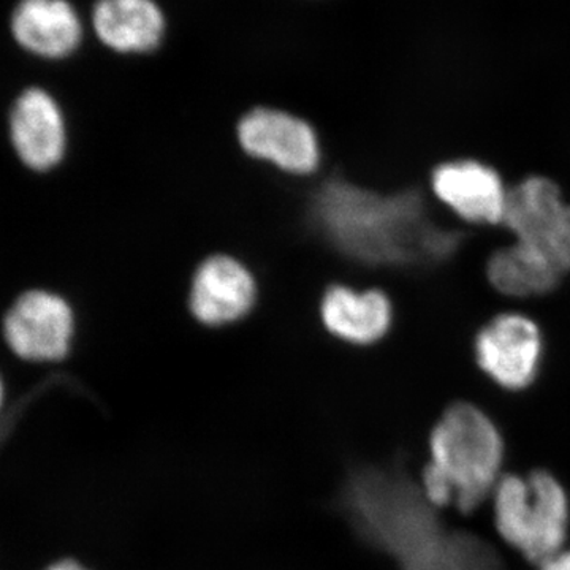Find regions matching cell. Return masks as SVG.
<instances>
[{"instance_id":"6da1fadb","label":"cell","mask_w":570,"mask_h":570,"mask_svg":"<svg viewBox=\"0 0 570 570\" xmlns=\"http://www.w3.org/2000/svg\"><path fill=\"white\" fill-rule=\"evenodd\" d=\"M337 508L360 538L395 558L401 570H502L490 543L442 524L438 509L404 471L355 469Z\"/></svg>"},{"instance_id":"7a4b0ae2","label":"cell","mask_w":570,"mask_h":570,"mask_svg":"<svg viewBox=\"0 0 570 570\" xmlns=\"http://www.w3.org/2000/svg\"><path fill=\"white\" fill-rule=\"evenodd\" d=\"M309 216L330 245L367 265L438 262L460 243L455 232L442 230L428 219L417 193L381 195L343 178L318 187Z\"/></svg>"},{"instance_id":"3957f363","label":"cell","mask_w":570,"mask_h":570,"mask_svg":"<svg viewBox=\"0 0 570 570\" xmlns=\"http://www.w3.org/2000/svg\"><path fill=\"white\" fill-rule=\"evenodd\" d=\"M431 460L420 489L436 509H478L493 494L504 464V439L493 420L468 403L453 404L434 426Z\"/></svg>"},{"instance_id":"277c9868","label":"cell","mask_w":570,"mask_h":570,"mask_svg":"<svg viewBox=\"0 0 570 570\" xmlns=\"http://www.w3.org/2000/svg\"><path fill=\"white\" fill-rule=\"evenodd\" d=\"M499 535L530 561L549 560L568 539L570 504L558 479L546 471L502 475L493 491Z\"/></svg>"},{"instance_id":"5b68a950","label":"cell","mask_w":570,"mask_h":570,"mask_svg":"<svg viewBox=\"0 0 570 570\" xmlns=\"http://www.w3.org/2000/svg\"><path fill=\"white\" fill-rule=\"evenodd\" d=\"M235 135L246 156L285 175L309 176L321 167L322 145L316 127L285 108H249L239 116Z\"/></svg>"},{"instance_id":"8992f818","label":"cell","mask_w":570,"mask_h":570,"mask_svg":"<svg viewBox=\"0 0 570 570\" xmlns=\"http://www.w3.org/2000/svg\"><path fill=\"white\" fill-rule=\"evenodd\" d=\"M505 225L527 247L564 275L570 272V206L550 179L528 178L508 194Z\"/></svg>"},{"instance_id":"52a82bcc","label":"cell","mask_w":570,"mask_h":570,"mask_svg":"<svg viewBox=\"0 0 570 570\" xmlns=\"http://www.w3.org/2000/svg\"><path fill=\"white\" fill-rule=\"evenodd\" d=\"M77 332L73 307L56 292H22L2 321V336L11 354L31 363L61 362L70 354Z\"/></svg>"},{"instance_id":"ba28073f","label":"cell","mask_w":570,"mask_h":570,"mask_svg":"<svg viewBox=\"0 0 570 570\" xmlns=\"http://www.w3.org/2000/svg\"><path fill=\"white\" fill-rule=\"evenodd\" d=\"M258 284L253 269L230 254H213L195 268L187 292L190 316L208 328L238 324L253 313Z\"/></svg>"},{"instance_id":"9c48e42d","label":"cell","mask_w":570,"mask_h":570,"mask_svg":"<svg viewBox=\"0 0 570 570\" xmlns=\"http://www.w3.org/2000/svg\"><path fill=\"white\" fill-rule=\"evenodd\" d=\"M9 135L20 163L36 174L61 165L69 146L66 115L43 88H29L14 100L9 116Z\"/></svg>"},{"instance_id":"30bf717a","label":"cell","mask_w":570,"mask_h":570,"mask_svg":"<svg viewBox=\"0 0 570 570\" xmlns=\"http://www.w3.org/2000/svg\"><path fill=\"white\" fill-rule=\"evenodd\" d=\"M542 340L538 326L519 314H505L480 332L475 343L479 366L501 387L521 390L534 381Z\"/></svg>"},{"instance_id":"8fae6325","label":"cell","mask_w":570,"mask_h":570,"mask_svg":"<svg viewBox=\"0 0 570 570\" xmlns=\"http://www.w3.org/2000/svg\"><path fill=\"white\" fill-rule=\"evenodd\" d=\"M91 31L104 48L119 56H149L163 47L167 20L154 0H97Z\"/></svg>"},{"instance_id":"7c38bea8","label":"cell","mask_w":570,"mask_h":570,"mask_svg":"<svg viewBox=\"0 0 570 570\" xmlns=\"http://www.w3.org/2000/svg\"><path fill=\"white\" fill-rule=\"evenodd\" d=\"M11 31L26 51L48 61H62L80 50L85 21L69 0H21Z\"/></svg>"},{"instance_id":"4fadbf2b","label":"cell","mask_w":570,"mask_h":570,"mask_svg":"<svg viewBox=\"0 0 570 570\" xmlns=\"http://www.w3.org/2000/svg\"><path fill=\"white\" fill-rule=\"evenodd\" d=\"M318 318L326 333L343 343L370 346L387 335L393 321L389 296L381 291H356L330 285L318 303Z\"/></svg>"},{"instance_id":"5bb4252c","label":"cell","mask_w":570,"mask_h":570,"mask_svg":"<svg viewBox=\"0 0 570 570\" xmlns=\"http://www.w3.org/2000/svg\"><path fill=\"white\" fill-rule=\"evenodd\" d=\"M433 189L469 223L498 224L504 219L509 193L487 165L472 160L441 165L433 175Z\"/></svg>"},{"instance_id":"9a60e30c","label":"cell","mask_w":570,"mask_h":570,"mask_svg":"<svg viewBox=\"0 0 570 570\" xmlns=\"http://www.w3.org/2000/svg\"><path fill=\"white\" fill-rule=\"evenodd\" d=\"M561 273L527 247L515 245L498 250L489 264V279L502 294L528 296L557 287Z\"/></svg>"},{"instance_id":"2e32d148","label":"cell","mask_w":570,"mask_h":570,"mask_svg":"<svg viewBox=\"0 0 570 570\" xmlns=\"http://www.w3.org/2000/svg\"><path fill=\"white\" fill-rule=\"evenodd\" d=\"M540 570H570V550H561L540 564Z\"/></svg>"},{"instance_id":"e0dca14e","label":"cell","mask_w":570,"mask_h":570,"mask_svg":"<svg viewBox=\"0 0 570 570\" xmlns=\"http://www.w3.org/2000/svg\"><path fill=\"white\" fill-rule=\"evenodd\" d=\"M47 570H89L86 569L85 566H81L80 562L73 560H62L59 562H55V564L50 566Z\"/></svg>"},{"instance_id":"ac0fdd59","label":"cell","mask_w":570,"mask_h":570,"mask_svg":"<svg viewBox=\"0 0 570 570\" xmlns=\"http://www.w3.org/2000/svg\"><path fill=\"white\" fill-rule=\"evenodd\" d=\"M3 395H6V390H3L2 377H0V409H2Z\"/></svg>"}]
</instances>
